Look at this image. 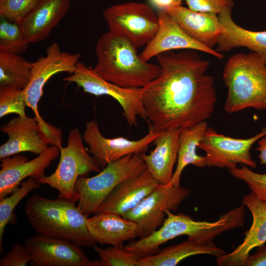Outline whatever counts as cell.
<instances>
[{"label": "cell", "instance_id": "8d00e7d4", "mask_svg": "<svg viewBox=\"0 0 266 266\" xmlns=\"http://www.w3.org/2000/svg\"><path fill=\"white\" fill-rule=\"evenodd\" d=\"M151 2L156 6L159 10L167 11L169 9L178 6L175 0H150Z\"/></svg>", "mask_w": 266, "mask_h": 266}, {"label": "cell", "instance_id": "ac0fdd59", "mask_svg": "<svg viewBox=\"0 0 266 266\" xmlns=\"http://www.w3.org/2000/svg\"><path fill=\"white\" fill-rule=\"evenodd\" d=\"M160 184L145 169L118 185L95 214L108 212L122 216L137 205Z\"/></svg>", "mask_w": 266, "mask_h": 266}, {"label": "cell", "instance_id": "d4e9b609", "mask_svg": "<svg viewBox=\"0 0 266 266\" xmlns=\"http://www.w3.org/2000/svg\"><path fill=\"white\" fill-rule=\"evenodd\" d=\"M226 253L213 241L188 238L180 243L160 250L154 255L140 258L138 266H175L191 256L205 254L217 258Z\"/></svg>", "mask_w": 266, "mask_h": 266}, {"label": "cell", "instance_id": "d6a6232c", "mask_svg": "<svg viewBox=\"0 0 266 266\" xmlns=\"http://www.w3.org/2000/svg\"><path fill=\"white\" fill-rule=\"evenodd\" d=\"M38 0H0V16L19 24Z\"/></svg>", "mask_w": 266, "mask_h": 266}, {"label": "cell", "instance_id": "7402d4cb", "mask_svg": "<svg viewBox=\"0 0 266 266\" xmlns=\"http://www.w3.org/2000/svg\"><path fill=\"white\" fill-rule=\"evenodd\" d=\"M180 130L161 131L154 143L156 147L148 155L141 154L146 169L160 184H167L178 157Z\"/></svg>", "mask_w": 266, "mask_h": 266}, {"label": "cell", "instance_id": "30bf717a", "mask_svg": "<svg viewBox=\"0 0 266 266\" xmlns=\"http://www.w3.org/2000/svg\"><path fill=\"white\" fill-rule=\"evenodd\" d=\"M265 135L266 127L255 135L245 139L227 136L208 127L198 148L205 153L206 165L208 167L231 170L240 164L255 168L257 163L250 150L255 143Z\"/></svg>", "mask_w": 266, "mask_h": 266}, {"label": "cell", "instance_id": "7a4b0ae2", "mask_svg": "<svg viewBox=\"0 0 266 266\" xmlns=\"http://www.w3.org/2000/svg\"><path fill=\"white\" fill-rule=\"evenodd\" d=\"M127 38L109 31L97 40L95 72L104 80L126 89H140L157 78L162 68L143 60Z\"/></svg>", "mask_w": 266, "mask_h": 266}, {"label": "cell", "instance_id": "1f68e13d", "mask_svg": "<svg viewBox=\"0 0 266 266\" xmlns=\"http://www.w3.org/2000/svg\"><path fill=\"white\" fill-rule=\"evenodd\" d=\"M229 172L234 178L245 182L258 199L266 201V173L256 172L244 165L229 170Z\"/></svg>", "mask_w": 266, "mask_h": 266}, {"label": "cell", "instance_id": "52a82bcc", "mask_svg": "<svg viewBox=\"0 0 266 266\" xmlns=\"http://www.w3.org/2000/svg\"><path fill=\"white\" fill-rule=\"evenodd\" d=\"M145 169L141 154H133L108 164L93 177H79L75 186L79 197L78 208L88 217L95 214L118 185Z\"/></svg>", "mask_w": 266, "mask_h": 266}, {"label": "cell", "instance_id": "f1b7e54d", "mask_svg": "<svg viewBox=\"0 0 266 266\" xmlns=\"http://www.w3.org/2000/svg\"><path fill=\"white\" fill-rule=\"evenodd\" d=\"M0 52L21 54L30 43L19 24L0 17Z\"/></svg>", "mask_w": 266, "mask_h": 266}, {"label": "cell", "instance_id": "9c48e42d", "mask_svg": "<svg viewBox=\"0 0 266 266\" xmlns=\"http://www.w3.org/2000/svg\"><path fill=\"white\" fill-rule=\"evenodd\" d=\"M190 194V190L185 187L160 184L122 217L136 224V237H147L162 226L166 217V211H177Z\"/></svg>", "mask_w": 266, "mask_h": 266}, {"label": "cell", "instance_id": "3957f363", "mask_svg": "<svg viewBox=\"0 0 266 266\" xmlns=\"http://www.w3.org/2000/svg\"><path fill=\"white\" fill-rule=\"evenodd\" d=\"M162 226L147 237L132 241L124 247L140 258L158 253L160 246L183 235L188 238L213 241L225 232L242 227L244 223L245 206L241 204L221 216L214 222L196 221L183 213L175 214L166 210Z\"/></svg>", "mask_w": 266, "mask_h": 266}, {"label": "cell", "instance_id": "74e56055", "mask_svg": "<svg viewBox=\"0 0 266 266\" xmlns=\"http://www.w3.org/2000/svg\"><path fill=\"white\" fill-rule=\"evenodd\" d=\"M258 145L256 150L259 152L258 158L261 165H266V135L258 141Z\"/></svg>", "mask_w": 266, "mask_h": 266}, {"label": "cell", "instance_id": "5b68a950", "mask_svg": "<svg viewBox=\"0 0 266 266\" xmlns=\"http://www.w3.org/2000/svg\"><path fill=\"white\" fill-rule=\"evenodd\" d=\"M223 79L227 88L226 112L266 110V64L257 54L233 55L225 65Z\"/></svg>", "mask_w": 266, "mask_h": 266}, {"label": "cell", "instance_id": "e575fe53", "mask_svg": "<svg viewBox=\"0 0 266 266\" xmlns=\"http://www.w3.org/2000/svg\"><path fill=\"white\" fill-rule=\"evenodd\" d=\"M31 256L25 245L16 243L0 261V266H26Z\"/></svg>", "mask_w": 266, "mask_h": 266}, {"label": "cell", "instance_id": "f546056e", "mask_svg": "<svg viewBox=\"0 0 266 266\" xmlns=\"http://www.w3.org/2000/svg\"><path fill=\"white\" fill-rule=\"evenodd\" d=\"M92 247L99 255L100 266H138L140 258L124 247L100 248L96 244Z\"/></svg>", "mask_w": 266, "mask_h": 266}, {"label": "cell", "instance_id": "83f0119b", "mask_svg": "<svg viewBox=\"0 0 266 266\" xmlns=\"http://www.w3.org/2000/svg\"><path fill=\"white\" fill-rule=\"evenodd\" d=\"M41 184L38 179L29 177L22 182L20 186L16 189L9 196L0 200V250H2V238L6 226L14 221V210L16 205L31 191L38 189Z\"/></svg>", "mask_w": 266, "mask_h": 266}, {"label": "cell", "instance_id": "d590c367", "mask_svg": "<svg viewBox=\"0 0 266 266\" xmlns=\"http://www.w3.org/2000/svg\"><path fill=\"white\" fill-rule=\"evenodd\" d=\"M257 248L255 254L248 256L244 266H266V245L265 244Z\"/></svg>", "mask_w": 266, "mask_h": 266}, {"label": "cell", "instance_id": "9a60e30c", "mask_svg": "<svg viewBox=\"0 0 266 266\" xmlns=\"http://www.w3.org/2000/svg\"><path fill=\"white\" fill-rule=\"evenodd\" d=\"M60 153L58 146H50L30 161L26 156L19 154L1 158L0 200L11 194L25 178L33 177L38 180L44 176L45 169Z\"/></svg>", "mask_w": 266, "mask_h": 266}, {"label": "cell", "instance_id": "ffe728a7", "mask_svg": "<svg viewBox=\"0 0 266 266\" xmlns=\"http://www.w3.org/2000/svg\"><path fill=\"white\" fill-rule=\"evenodd\" d=\"M70 0H38L19 24L30 43L46 39L67 13Z\"/></svg>", "mask_w": 266, "mask_h": 266}, {"label": "cell", "instance_id": "e0dca14e", "mask_svg": "<svg viewBox=\"0 0 266 266\" xmlns=\"http://www.w3.org/2000/svg\"><path fill=\"white\" fill-rule=\"evenodd\" d=\"M242 203L251 212L252 223L238 246L232 252L217 257L216 263L219 266H244L250 252L266 243V201L260 200L251 192L243 198Z\"/></svg>", "mask_w": 266, "mask_h": 266}, {"label": "cell", "instance_id": "2e32d148", "mask_svg": "<svg viewBox=\"0 0 266 266\" xmlns=\"http://www.w3.org/2000/svg\"><path fill=\"white\" fill-rule=\"evenodd\" d=\"M158 15L159 28L155 36L139 55L143 60L148 62L161 53L181 49L203 52L220 60L224 57L215 50L207 48L191 38L167 12L158 10Z\"/></svg>", "mask_w": 266, "mask_h": 266}, {"label": "cell", "instance_id": "4dcf8cb0", "mask_svg": "<svg viewBox=\"0 0 266 266\" xmlns=\"http://www.w3.org/2000/svg\"><path fill=\"white\" fill-rule=\"evenodd\" d=\"M26 104L23 90L11 86H0V118L10 114L25 117Z\"/></svg>", "mask_w": 266, "mask_h": 266}, {"label": "cell", "instance_id": "4fadbf2b", "mask_svg": "<svg viewBox=\"0 0 266 266\" xmlns=\"http://www.w3.org/2000/svg\"><path fill=\"white\" fill-rule=\"evenodd\" d=\"M24 245L33 266H100V260L90 261L80 245L68 240L37 234Z\"/></svg>", "mask_w": 266, "mask_h": 266}, {"label": "cell", "instance_id": "8fae6325", "mask_svg": "<svg viewBox=\"0 0 266 266\" xmlns=\"http://www.w3.org/2000/svg\"><path fill=\"white\" fill-rule=\"evenodd\" d=\"M64 81L75 83L85 92L99 96H109L120 104L123 115L128 125H137V118L146 120L145 110L141 98L139 89H126L110 83L97 74L93 69L78 62L74 72L66 77Z\"/></svg>", "mask_w": 266, "mask_h": 266}, {"label": "cell", "instance_id": "277c9868", "mask_svg": "<svg viewBox=\"0 0 266 266\" xmlns=\"http://www.w3.org/2000/svg\"><path fill=\"white\" fill-rule=\"evenodd\" d=\"M24 211L28 223L37 234L68 240L80 246L97 244L88 230V217L73 202L33 195L27 200Z\"/></svg>", "mask_w": 266, "mask_h": 266}, {"label": "cell", "instance_id": "7c38bea8", "mask_svg": "<svg viewBox=\"0 0 266 266\" xmlns=\"http://www.w3.org/2000/svg\"><path fill=\"white\" fill-rule=\"evenodd\" d=\"M81 57L79 53L62 51L57 42L52 43L46 50V55L33 62L31 75L27 86L23 90L26 106L33 111L37 121L40 116L38 104L43 94V88L54 75L62 72L72 74Z\"/></svg>", "mask_w": 266, "mask_h": 266}, {"label": "cell", "instance_id": "d6986e66", "mask_svg": "<svg viewBox=\"0 0 266 266\" xmlns=\"http://www.w3.org/2000/svg\"><path fill=\"white\" fill-rule=\"evenodd\" d=\"M0 131L8 139L0 146V159L24 152L38 155L49 147L39 135L35 117L18 116L1 126Z\"/></svg>", "mask_w": 266, "mask_h": 266}, {"label": "cell", "instance_id": "6da1fadb", "mask_svg": "<svg viewBox=\"0 0 266 266\" xmlns=\"http://www.w3.org/2000/svg\"><path fill=\"white\" fill-rule=\"evenodd\" d=\"M156 57L161 74L139 89L149 130H182L211 118L217 97L209 61L190 49Z\"/></svg>", "mask_w": 266, "mask_h": 266}, {"label": "cell", "instance_id": "f35d334b", "mask_svg": "<svg viewBox=\"0 0 266 266\" xmlns=\"http://www.w3.org/2000/svg\"><path fill=\"white\" fill-rule=\"evenodd\" d=\"M177 5H180L183 0H175Z\"/></svg>", "mask_w": 266, "mask_h": 266}, {"label": "cell", "instance_id": "4316f807", "mask_svg": "<svg viewBox=\"0 0 266 266\" xmlns=\"http://www.w3.org/2000/svg\"><path fill=\"white\" fill-rule=\"evenodd\" d=\"M32 66L19 54L0 52V86L23 90L30 81Z\"/></svg>", "mask_w": 266, "mask_h": 266}, {"label": "cell", "instance_id": "cb8c5ba5", "mask_svg": "<svg viewBox=\"0 0 266 266\" xmlns=\"http://www.w3.org/2000/svg\"><path fill=\"white\" fill-rule=\"evenodd\" d=\"M87 224L92 237L101 244L124 247L125 241L136 237V224L115 213L95 214L88 218Z\"/></svg>", "mask_w": 266, "mask_h": 266}, {"label": "cell", "instance_id": "ba28073f", "mask_svg": "<svg viewBox=\"0 0 266 266\" xmlns=\"http://www.w3.org/2000/svg\"><path fill=\"white\" fill-rule=\"evenodd\" d=\"M102 15L110 31L125 37L137 48L148 44L159 28L158 13L142 2L113 5L105 9Z\"/></svg>", "mask_w": 266, "mask_h": 266}, {"label": "cell", "instance_id": "44dd1931", "mask_svg": "<svg viewBox=\"0 0 266 266\" xmlns=\"http://www.w3.org/2000/svg\"><path fill=\"white\" fill-rule=\"evenodd\" d=\"M166 12L191 38L210 49L217 45L224 30L216 14L194 11L181 5Z\"/></svg>", "mask_w": 266, "mask_h": 266}, {"label": "cell", "instance_id": "836d02e7", "mask_svg": "<svg viewBox=\"0 0 266 266\" xmlns=\"http://www.w3.org/2000/svg\"><path fill=\"white\" fill-rule=\"evenodd\" d=\"M188 8L194 11L218 15L228 8H232L234 0H185Z\"/></svg>", "mask_w": 266, "mask_h": 266}, {"label": "cell", "instance_id": "5bb4252c", "mask_svg": "<svg viewBox=\"0 0 266 266\" xmlns=\"http://www.w3.org/2000/svg\"><path fill=\"white\" fill-rule=\"evenodd\" d=\"M161 131H152L137 140L123 137L107 138L100 131L96 120L88 122L82 137L88 147V152L98 161L102 167L125 156L133 154L145 153L153 143Z\"/></svg>", "mask_w": 266, "mask_h": 266}, {"label": "cell", "instance_id": "8992f818", "mask_svg": "<svg viewBox=\"0 0 266 266\" xmlns=\"http://www.w3.org/2000/svg\"><path fill=\"white\" fill-rule=\"evenodd\" d=\"M60 149V160L55 171L38 179L58 191V197L75 203L79 195L75 186L77 178L91 172H99L102 167L97 159L85 148L82 136L77 129L70 130L66 147Z\"/></svg>", "mask_w": 266, "mask_h": 266}, {"label": "cell", "instance_id": "603a6c76", "mask_svg": "<svg viewBox=\"0 0 266 266\" xmlns=\"http://www.w3.org/2000/svg\"><path fill=\"white\" fill-rule=\"evenodd\" d=\"M224 27L216 51L226 52L234 48L244 47L257 54L266 64V31L255 32L238 25L232 17V8L218 14Z\"/></svg>", "mask_w": 266, "mask_h": 266}, {"label": "cell", "instance_id": "484cf974", "mask_svg": "<svg viewBox=\"0 0 266 266\" xmlns=\"http://www.w3.org/2000/svg\"><path fill=\"white\" fill-rule=\"evenodd\" d=\"M208 127L207 121H205L190 128L180 130L176 167L171 180L167 185L180 187L182 172L189 165L198 167L206 166L204 156L198 155L197 149Z\"/></svg>", "mask_w": 266, "mask_h": 266}]
</instances>
